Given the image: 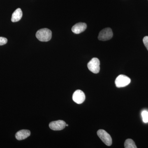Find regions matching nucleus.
<instances>
[{
	"instance_id": "obj_1",
	"label": "nucleus",
	"mask_w": 148,
	"mask_h": 148,
	"mask_svg": "<svg viewBox=\"0 0 148 148\" xmlns=\"http://www.w3.org/2000/svg\"><path fill=\"white\" fill-rule=\"evenodd\" d=\"M36 37L40 41L48 42L51 39L52 33L49 29L46 28L41 29L37 32Z\"/></svg>"
},
{
	"instance_id": "obj_2",
	"label": "nucleus",
	"mask_w": 148,
	"mask_h": 148,
	"mask_svg": "<svg viewBox=\"0 0 148 148\" xmlns=\"http://www.w3.org/2000/svg\"><path fill=\"white\" fill-rule=\"evenodd\" d=\"M100 62L97 58H93L87 64L88 70L93 73L97 74L100 71Z\"/></svg>"
},
{
	"instance_id": "obj_3",
	"label": "nucleus",
	"mask_w": 148,
	"mask_h": 148,
	"mask_svg": "<svg viewBox=\"0 0 148 148\" xmlns=\"http://www.w3.org/2000/svg\"><path fill=\"white\" fill-rule=\"evenodd\" d=\"M97 135L106 145L110 146L112 145V138L110 135L105 130L102 129L99 130L97 132Z\"/></svg>"
},
{
	"instance_id": "obj_4",
	"label": "nucleus",
	"mask_w": 148,
	"mask_h": 148,
	"mask_svg": "<svg viewBox=\"0 0 148 148\" xmlns=\"http://www.w3.org/2000/svg\"><path fill=\"white\" fill-rule=\"evenodd\" d=\"M131 80L128 77L124 75H120L117 77L115 81L117 87H123L128 85L130 83Z\"/></svg>"
},
{
	"instance_id": "obj_5",
	"label": "nucleus",
	"mask_w": 148,
	"mask_h": 148,
	"mask_svg": "<svg viewBox=\"0 0 148 148\" xmlns=\"http://www.w3.org/2000/svg\"><path fill=\"white\" fill-rule=\"evenodd\" d=\"M113 37V32L110 28L103 29L99 33L98 39L101 41H107L111 39Z\"/></svg>"
},
{
	"instance_id": "obj_6",
	"label": "nucleus",
	"mask_w": 148,
	"mask_h": 148,
	"mask_svg": "<svg viewBox=\"0 0 148 148\" xmlns=\"http://www.w3.org/2000/svg\"><path fill=\"white\" fill-rule=\"evenodd\" d=\"M85 95L82 90H77L74 92L73 95V101L77 104H82L85 100Z\"/></svg>"
},
{
	"instance_id": "obj_7",
	"label": "nucleus",
	"mask_w": 148,
	"mask_h": 148,
	"mask_svg": "<svg viewBox=\"0 0 148 148\" xmlns=\"http://www.w3.org/2000/svg\"><path fill=\"white\" fill-rule=\"evenodd\" d=\"M66 123L63 120H58L51 122L49 124V127L53 130H61L66 126Z\"/></svg>"
},
{
	"instance_id": "obj_8",
	"label": "nucleus",
	"mask_w": 148,
	"mask_h": 148,
	"mask_svg": "<svg viewBox=\"0 0 148 148\" xmlns=\"http://www.w3.org/2000/svg\"><path fill=\"white\" fill-rule=\"evenodd\" d=\"M87 28L86 23L80 22L75 24L72 28V31L74 34H79L84 32Z\"/></svg>"
},
{
	"instance_id": "obj_9",
	"label": "nucleus",
	"mask_w": 148,
	"mask_h": 148,
	"mask_svg": "<svg viewBox=\"0 0 148 148\" xmlns=\"http://www.w3.org/2000/svg\"><path fill=\"white\" fill-rule=\"evenodd\" d=\"M31 132L28 130H21L17 132L15 134V138L17 140H24L29 137Z\"/></svg>"
},
{
	"instance_id": "obj_10",
	"label": "nucleus",
	"mask_w": 148,
	"mask_h": 148,
	"mask_svg": "<svg viewBox=\"0 0 148 148\" xmlns=\"http://www.w3.org/2000/svg\"><path fill=\"white\" fill-rule=\"evenodd\" d=\"M22 12L21 9L18 8L14 11L12 16L11 21L13 22L19 21L22 16Z\"/></svg>"
},
{
	"instance_id": "obj_11",
	"label": "nucleus",
	"mask_w": 148,
	"mask_h": 148,
	"mask_svg": "<svg viewBox=\"0 0 148 148\" xmlns=\"http://www.w3.org/2000/svg\"><path fill=\"white\" fill-rule=\"evenodd\" d=\"M124 147L125 148H137L135 143L132 139H128L125 140L124 143Z\"/></svg>"
},
{
	"instance_id": "obj_12",
	"label": "nucleus",
	"mask_w": 148,
	"mask_h": 148,
	"mask_svg": "<svg viewBox=\"0 0 148 148\" xmlns=\"http://www.w3.org/2000/svg\"><path fill=\"white\" fill-rule=\"evenodd\" d=\"M142 116L143 117V121L145 123L148 122V112L144 111L142 112Z\"/></svg>"
},
{
	"instance_id": "obj_13",
	"label": "nucleus",
	"mask_w": 148,
	"mask_h": 148,
	"mask_svg": "<svg viewBox=\"0 0 148 148\" xmlns=\"http://www.w3.org/2000/svg\"><path fill=\"white\" fill-rule=\"evenodd\" d=\"M7 39L4 37H0V46L4 45L7 43Z\"/></svg>"
},
{
	"instance_id": "obj_14",
	"label": "nucleus",
	"mask_w": 148,
	"mask_h": 148,
	"mask_svg": "<svg viewBox=\"0 0 148 148\" xmlns=\"http://www.w3.org/2000/svg\"><path fill=\"white\" fill-rule=\"evenodd\" d=\"M143 43L145 45V46L147 48L148 50V36L144 37L143 40Z\"/></svg>"
},
{
	"instance_id": "obj_15",
	"label": "nucleus",
	"mask_w": 148,
	"mask_h": 148,
	"mask_svg": "<svg viewBox=\"0 0 148 148\" xmlns=\"http://www.w3.org/2000/svg\"><path fill=\"white\" fill-rule=\"evenodd\" d=\"M66 126H69V125H68V124H66Z\"/></svg>"
}]
</instances>
